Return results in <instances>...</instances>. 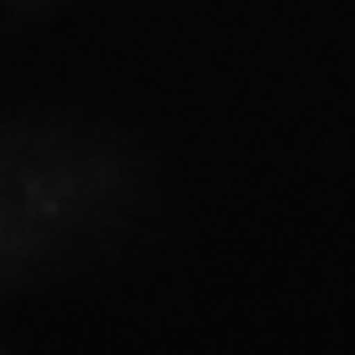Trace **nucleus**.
Masks as SVG:
<instances>
[]
</instances>
